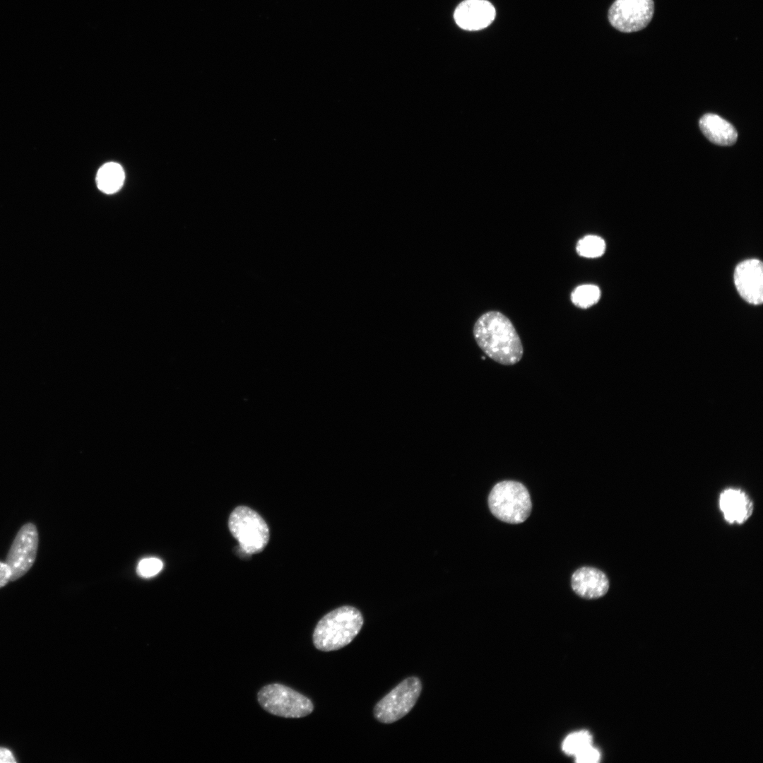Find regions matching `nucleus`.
<instances>
[{"instance_id": "1", "label": "nucleus", "mask_w": 763, "mask_h": 763, "mask_svg": "<svg viewBox=\"0 0 763 763\" xmlns=\"http://www.w3.org/2000/svg\"><path fill=\"white\" fill-rule=\"evenodd\" d=\"M473 332L480 348L495 362L513 365L521 359L520 338L511 321L501 312L483 314L475 322Z\"/></svg>"}, {"instance_id": "2", "label": "nucleus", "mask_w": 763, "mask_h": 763, "mask_svg": "<svg viewBox=\"0 0 763 763\" xmlns=\"http://www.w3.org/2000/svg\"><path fill=\"white\" fill-rule=\"evenodd\" d=\"M363 622V617L357 608L350 605L338 608L318 622L313 632V644L322 651L340 649L355 639Z\"/></svg>"}, {"instance_id": "3", "label": "nucleus", "mask_w": 763, "mask_h": 763, "mask_svg": "<svg viewBox=\"0 0 763 763\" xmlns=\"http://www.w3.org/2000/svg\"><path fill=\"white\" fill-rule=\"evenodd\" d=\"M488 507L499 520L512 524L525 521L531 512L530 494L522 483L515 480L497 483L488 495Z\"/></svg>"}, {"instance_id": "4", "label": "nucleus", "mask_w": 763, "mask_h": 763, "mask_svg": "<svg viewBox=\"0 0 763 763\" xmlns=\"http://www.w3.org/2000/svg\"><path fill=\"white\" fill-rule=\"evenodd\" d=\"M229 529L247 555L261 552L269 540V529L264 519L253 509L239 506L231 513Z\"/></svg>"}, {"instance_id": "5", "label": "nucleus", "mask_w": 763, "mask_h": 763, "mask_svg": "<svg viewBox=\"0 0 763 763\" xmlns=\"http://www.w3.org/2000/svg\"><path fill=\"white\" fill-rule=\"evenodd\" d=\"M259 703L268 713L285 718H300L310 714L312 701L292 688L279 683L263 687L258 692Z\"/></svg>"}, {"instance_id": "6", "label": "nucleus", "mask_w": 763, "mask_h": 763, "mask_svg": "<svg viewBox=\"0 0 763 763\" xmlns=\"http://www.w3.org/2000/svg\"><path fill=\"white\" fill-rule=\"evenodd\" d=\"M421 691L422 682L418 678H406L376 704L375 718L383 723L397 721L413 708Z\"/></svg>"}, {"instance_id": "7", "label": "nucleus", "mask_w": 763, "mask_h": 763, "mask_svg": "<svg viewBox=\"0 0 763 763\" xmlns=\"http://www.w3.org/2000/svg\"><path fill=\"white\" fill-rule=\"evenodd\" d=\"M38 543L36 526L32 523L24 524L17 533L5 561L11 572V581L24 576L32 567L37 556Z\"/></svg>"}, {"instance_id": "8", "label": "nucleus", "mask_w": 763, "mask_h": 763, "mask_svg": "<svg viewBox=\"0 0 763 763\" xmlns=\"http://www.w3.org/2000/svg\"><path fill=\"white\" fill-rule=\"evenodd\" d=\"M653 11V0H615L609 9L608 19L621 32H637L650 23Z\"/></svg>"}, {"instance_id": "9", "label": "nucleus", "mask_w": 763, "mask_h": 763, "mask_svg": "<svg viewBox=\"0 0 763 763\" xmlns=\"http://www.w3.org/2000/svg\"><path fill=\"white\" fill-rule=\"evenodd\" d=\"M734 283L739 295L752 304L763 301V267L762 262L750 259L740 262L734 272Z\"/></svg>"}, {"instance_id": "10", "label": "nucleus", "mask_w": 763, "mask_h": 763, "mask_svg": "<svg viewBox=\"0 0 763 763\" xmlns=\"http://www.w3.org/2000/svg\"><path fill=\"white\" fill-rule=\"evenodd\" d=\"M495 14V8L487 0H465L455 9L454 18L460 28L473 31L490 25Z\"/></svg>"}, {"instance_id": "11", "label": "nucleus", "mask_w": 763, "mask_h": 763, "mask_svg": "<svg viewBox=\"0 0 763 763\" xmlns=\"http://www.w3.org/2000/svg\"><path fill=\"white\" fill-rule=\"evenodd\" d=\"M572 590L581 598L596 599L606 594L609 580L604 572L591 567H582L572 575Z\"/></svg>"}, {"instance_id": "12", "label": "nucleus", "mask_w": 763, "mask_h": 763, "mask_svg": "<svg viewBox=\"0 0 763 763\" xmlns=\"http://www.w3.org/2000/svg\"><path fill=\"white\" fill-rule=\"evenodd\" d=\"M719 507L730 524L745 522L752 515L753 503L741 490L727 489L720 495Z\"/></svg>"}, {"instance_id": "13", "label": "nucleus", "mask_w": 763, "mask_h": 763, "mask_svg": "<svg viewBox=\"0 0 763 763\" xmlns=\"http://www.w3.org/2000/svg\"><path fill=\"white\" fill-rule=\"evenodd\" d=\"M700 129L712 143L720 146H731L738 138L734 126L715 114H706L699 120Z\"/></svg>"}, {"instance_id": "14", "label": "nucleus", "mask_w": 763, "mask_h": 763, "mask_svg": "<svg viewBox=\"0 0 763 763\" xmlns=\"http://www.w3.org/2000/svg\"><path fill=\"white\" fill-rule=\"evenodd\" d=\"M125 179L122 167L117 162L104 164L96 175L97 188L103 193L110 194L118 191L123 186Z\"/></svg>"}, {"instance_id": "15", "label": "nucleus", "mask_w": 763, "mask_h": 763, "mask_svg": "<svg viewBox=\"0 0 763 763\" xmlns=\"http://www.w3.org/2000/svg\"><path fill=\"white\" fill-rule=\"evenodd\" d=\"M601 297L600 288L593 284H585L576 287L571 294L572 303L582 309H586L596 304Z\"/></svg>"}, {"instance_id": "16", "label": "nucleus", "mask_w": 763, "mask_h": 763, "mask_svg": "<svg viewBox=\"0 0 763 763\" xmlns=\"http://www.w3.org/2000/svg\"><path fill=\"white\" fill-rule=\"evenodd\" d=\"M593 738L587 731H579L568 735L562 742V749L567 755L575 756L592 745Z\"/></svg>"}, {"instance_id": "17", "label": "nucleus", "mask_w": 763, "mask_h": 763, "mask_svg": "<svg viewBox=\"0 0 763 763\" xmlns=\"http://www.w3.org/2000/svg\"><path fill=\"white\" fill-rule=\"evenodd\" d=\"M605 251L604 239L596 235H586L580 239L576 244L578 254L586 258L599 257L604 254Z\"/></svg>"}, {"instance_id": "18", "label": "nucleus", "mask_w": 763, "mask_h": 763, "mask_svg": "<svg viewBox=\"0 0 763 763\" xmlns=\"http://www.w3.org/2000/svg\"><path fill=\"white\" fill-rule=\"evenodd\" d=\"M163 568V562L157 557H150L141 560L136 567L137 574L143 578L157 575Z\"/></svg>"}, {"instance_id": "19", "label": "nucleus", "mask_w": 763, "mask_h": 763, "mask_svg": "<svg viewBox=\"0 0 763 763\" xmlns=\"http://www.w3.org/2000/svg\"><path fill=\"white\" fill-rule=\"evenodd\" d=\"M575 761L579 763H596L601 759L600 751L593 745L583 750L574 756Z\"/></svg>"}, {"instance_id": "20", "label": "nucleus", "mask_w": 763, "mask_h": 763, "mask_svg": "<svg viewBox=\"0 0 763 763\" xmlns=\"http://www.w3.org/2000/svg\"><path fill=\"white\" fill-rule=\"evenodd\" d=\"M11 581V572L6 562L0 561V588Z\"/></svg>"}, {"instance_id": "21", "label": "nucleus", "mask_w": 763, "mask_h": 763, "mask_svg": "<svg viewBox=\"0 0 763 763\" xmlns=\"http://www.w3.org/2000/svg\"><path fill=\"white\" fill-rule=\"evenodd\" d=\"M15 763L16 759L13 752L8 748L0 747V763Z\"/></svg>"}]
</instances>
